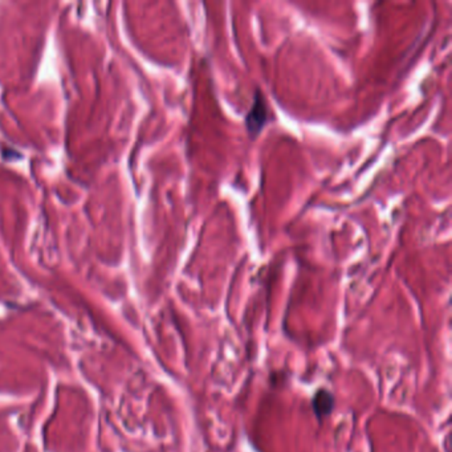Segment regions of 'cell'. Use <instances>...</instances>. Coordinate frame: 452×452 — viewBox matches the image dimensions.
<instances>
[{
  "label": "cell",
  "instance_id": "6da1fadb",
  "mask_svg": "<svg viewBox=\"0 0 452 452\" xmlns=\"http://www.w3.org/2000/svg\"><path fill=\"white\" fill-rule=\"evenodd\" d=\"M246 129L247 133L251 139H256L257 136L263 131V129L269 122V110L267 105L264 95L257 89L252 105L246 114Z\"/></svg>",
  "mask_w": 452,
  "mask_h": 452
},
{
  "label": "cell",
  "instance_id": "7a4b0ae2",
  "mask_svg": "<svg viewBox=\"0 0 452 452\" xmlns=\"http://www.w3.org/2000/svg\"><path fill=\"white\" fill-rule=\"evenodd\" d=\"M335 407V398L332 393H329L328 390L321 389L315 394L313 397V411L318 419L328 416L329 414L333 411Z\"/></svg>",
  "mask_w": 452,
  "mask_h": 452
}]
</instances>
